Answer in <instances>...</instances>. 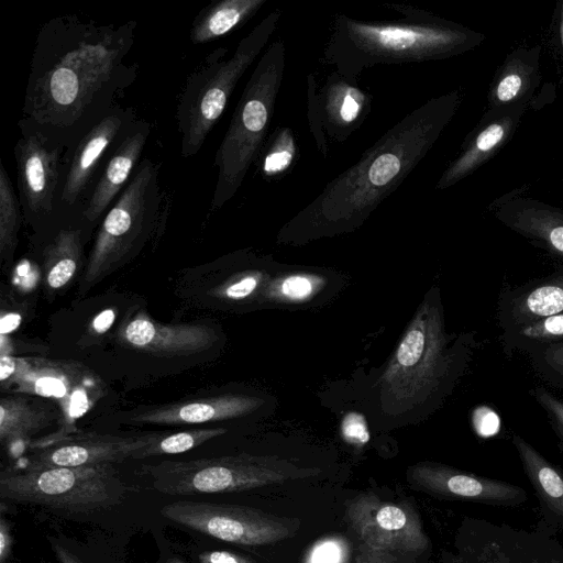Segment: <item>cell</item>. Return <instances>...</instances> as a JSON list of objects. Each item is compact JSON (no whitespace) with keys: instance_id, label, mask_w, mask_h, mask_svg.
I'll return each mask as SVG.
<instances>
[{"instance_id":"6da1fadb","label":"cell","mask_w":563,"mask_h":563,"mask_svg":"<svg viewBox=\"0 0 563 563\" xmlns=\"http://www.w3.org/2000/svg\"><path fill=\"white\" fill-rule=\"evenodd\" d=\"M136 26L78 14L47 20L35 38L20 121L66 150L75 144L134 82L137 66L128 56Z\"/></svg>"},{"instance_id":"7a4b0ae2","label":"cell","mask_w":563,"mask_h":563,"mask_svg":"<svg viewBox=\"0 0 563 563\" xmlns=\"http://www.w3.org/2000/svg\"><path fill=\"white\" fill-rule=\"evenodd\" d=\"M461 101L455 89L407 113L288 220L277 241L300 245L358 229L424 158Z\"/></svg>"},{"instance_id":"3957f363","label":"cell","mask_w":563,"mask_h":563,"mask_svg":"<svg viewBox=\"0 0 563 563\" xmlns=\"http://www.w3.org/2000/svg\"><path fill=\"white\" fill-rule=\"evenodd\" d=\"M478 346L475 331H446L441 294L432 287L374 384L379 415L391 422H409L439 409Z\"/></svg>"},{"instance_id":"277c9868","label":"cell","mask_w":563,"mask_h":563,"mask_svg":"<svg viewBox=\"0 0 563 563\" xmlns=\"http://www.w3.org/2000/svg\"><path fill=\"white\" fill-rule=\"evenodd\" d=\"M389 7L402 20L364 21L338 14L331 23L322 63L356 82L369 67L444 59L484 40L482 34L428 11L395 3Z\"/></svg>"},{"instance_id":"5b68a950","label":"cell","mask_w":563,"mask_h":563,"mask_svg":"<svg viewBox=\"0 0 563 563\" xmlns=\"http://www.w3.org/2000/svg\"><path fill=\"white\" fill-rule=\"evenodd\" d=\"M280 16V10H273L239 42L231 55L228 47H218L188 76L175 112L184 158L195 156L201 150L239 80L277 30Z\"/></svg>"},{"instance_id":"8992f818","label":"cell","mask_w":563,"mask_h":563,"mask_svg":"<svg viewBox=\"0 0 563 563\" xmlns=\"http://www.w3.org/2000/svg\"><path fill=\"white\" fill-rule=\"evenodd\" d=\"M285 66L286 46L282 40H276L264 51L249 77L216 153L213 210L222 208L236 195L266 143Z\"/></svg>"},{"instance_id":"52a82bcc","label":"cell","mask_w":563,"mask_h":563,"mask_svg":"<svg viewBox=\"0 0 563 563\" xmlns=\"http://www.w3.org/2000/svg\"><path fill=\"white\" fill-rule=\"evenodd\" d=\"M155 490L173 496L233 493L317 476L318 467L277 455L240 453L190 461H163L147 467Z\"/></svg>"},{"instance_id":"ba28073f","label":"cell","mask_w":563,"mask_h":563,"mask_svg":"<svg viewBox=\"0 0 563 563\" xmlns=\"http://www.w3.org/2000/svg\"><path fill=\"white\" fill-rule=\"evenodd\" d=\"M159 165L144 157L98 228L84 275L91 286L137 251L165 216Z\"/></svg>"},{"instance_id":"9c48e42d","label":"cell","mask_w":563,"mask_h":563,"mask_svg":"<svg viewBox=\"0 0 563 563\" xmlns=\"http://www.w3.org/2000/svg\"><path fill=\"white\" fill-rule=\"evenodd\" d=\"M126 487L111 464L23 466L0 475V497L69 514L89 512L122 503Z\"/></svg>"},{"instance_id":"30bf717a","label":"cell","mask_w":563,"mask_h":563,"mask_svg":"<svg viewBox=\"0 0 563 563\" xmlns=\"http://www.w3.org/2000/svg\"><path fill=\"white\" fill-rule=\"evenodd\" d=\"M161 514L181 526L225 542L243 545H264L290 538L298 522L261 509L179 500L162 507Z\"/></svg>"},{"instance_id":"8fae6325","label":"cell","mask_w":563,"mask_h":563,"mask_svg":"<svg viewBox=\"0 0 563 563\" xmlns=\"http://www.w3.org/2000/svg\"><path fill=\"white\" fill-rule=\"evenodd\" d=\"M20 137L13 155L18 196L24 220L40 228L55 213L66 147L19 121Z\"/></svg>"},{"instance_id":"7c38bea8","label":"cell","mask_w":563,"mask_h":563,"mask_svg":"<svg viewBox=\"0 0 563 563\" xmlns=\"http://www.w3.org/2000/svg\"><path fill=\"white\" fill-rule=\"evenodd\" d=\"M0 364L2 385H15L21 393L52 398L69 421L85 413L101 391L97 378L79 364L4 354Z\"/></svg>"},{"instance_id":"4fadbf2b","label":"cell","mask_w":563,"mask_h":563,"mask_svg":"<svg viewBox=\"0 0 563 563\" xmlns=\"http://www.w3.org/2000/svg\"><path fill=\"white\" fill-rule=\"evenodd\" d=\"M372 107L373 96L335 70L320 87L313 73L307 77V118L324 158L329 153V140L346 141L364 123Z\"/></svg>"},{"instance_id":"5bb4252c","label":"cell","mask_w":563,"mask_h":563,"mask_svg":"<svg viewBox=\"0 0 563 563\" xmlns=\"http://www.w3.org/2000/svg\"><path fill=\"white\" fill-rule=\"evenodd\" d=\"M135 120V110L119 103L66 150L57 208L84 207L111 148Z\"/></svg>"},{"instance_id":"9a60e30c","label":"cell","mask_w":563,"mask_h":563,"mask_svg":"<svg viewBox=\"0 0 563 563\" xmlns=\"http://www.w3.org/2000/svg\"><path fill=\"white\" fill-rule=\"evenodd\" d=\"M346 516L372 551L419 553L429 545L419 516L408 504L382 500L365 493L346 501Z\"/></svg>"},{"instance_id":"2e32d148","label":"cell","mask_w":563,"mask_h":563,"mask_svg":"<svg viewBox=\"0 0 563 563\" xmlns=\"http://www.w3.org/2000/svg\"><path fill=\"white\" fill-rule=\"evenodd\" d=\"M156 433L120 437L98 433L64 435L33 444V453L23 466L81 467L111 464L132 459Z\"/></svg>"},{"instance_id":"e0dca14e","label":"cell","mask_w":563,"mask_h":563,"mask_svg":"<svg viewBox=\"0 0 563 563\" xmlns=\"http://www.w3.org/2000/svg\"><path fill=\"white\" fill-rule=\"evenodd\" d=\"M407 477L417 488L451 499L511 506L527 498L526 492L514 484L434 462H419L410 466Z\"/></svg>"},{"instance_id":"ac0fdd59","label":"cell","mask_w":563,"mask_h":563,"mask_svg":"<svg viewBox=\"0 0 563 563\" xmlns=\"http://www.w3.org/2000/svg\"><path fill=\"white\" fill-rule=\"evenodd\" d=\"M150 134L151 123L136 119L111 148L82 207L85 219L92 225L102 220L126 187Z\"/></svg>"},{"instance_id":"d6986e66","label":"cell","mask_w":563,"mask_h":563,"mask_svg":"<svg viewBox=\"0 0 563 563\" xmlns=\"http://www.w3.org/2000/svg\"><path fill=\"white\" fill-rule=\"evenodd\" d=\"M122 341L139 351L161 356H187L212 347L217 332L205 324H163L140 312L122 328Z\"/></svg>"},{"instance_id":"ffe728a7","label":"cell","mask_w":563,"mask_h":563,"mask_svg":"<svg viewBox=\"0 0 563 563\" xmlns=\"http://www.w3.org/2000/svg\"><path fill=\"white\" fill-rule=\"evenodd\" d=\"M526 104L490 109L477 129L465 140L460 154L448 165L437 189L454 186L474 173L510 139Z\"/></svg>"},{"instance_id":"44dd1931","label":"cell","mask_w":563,"mask_h":563,"mask_svg":"<svg viewBox=\"0 0 563 563\" xmlns=\"http://www.w3.org/2000/svg\"><path fill=\"white\" fill-rule=\"evenodd\" d=\"M563 311V265L545 276L506 286L497 302L501 331Z\"/></svg>"},{"instance_id":"7402d4cb","label":"cell","mask_w":563,"mask_h":563,"mask_svg":"<svg viewBox=\"0 0 563 563\" xmlns=\"http://www.w3.org/2000/svg\"><path fill=\"white\" fill-rule=\"evenodd\" d=\"M494 216L532 245L563 262V209L518 196L499 205Z\"/></svg>"},{"instance_id":"603a6c76","label":"cell","mask_w":563,"mask_h":563,"mask_svg":"<svg viewBox=\"0 0 563 563\" xmlns=\"http://www.w3.org/2000/svg\"><path fill=\"white\" fill-rule=\"evenodd\" d=\"M265 404L266 400L258 396L228 394L161 406L145 410L131 420L154 424H198L241 418L257 411Z\"/></svg>"},{"instance_id":"cb8c5ba5","label":"cell","mask_w":563,"mask_h":563,"mask_svg":"<svg viewBox=\"0 0 563 563\" xmlns=\"http://www.w3.org/2000/svg\"><path fill=\"white\" fill-rule=\"evenodd\" d=\"M540 47L518 49L507 56L492 85L490 109L525 104L538 82Z\"/></svg>"},{"instance_id":"d4e9b609","label":"cell","mask_w":563,"mask_h":563,"mask_svg":"<svg viewBox=\"0 0 563 563\" xmlns=\"http://www.w3.org/2000/svg\"><path fill=\"white\" fill-rule=\"evenodd\" d=\"M268 0H220L202 8L196 15L190 41L207 44L230 34L250 21Z\"/></svg>"},{"instance_id":"484cf974","label":"cell","mask_w":563,"mask_h":563,"mask_svg":"<svg viewBox=\"0 0 563 563\" xmlns=\"http://www.w3.org/2000/svg\"><path fill=\"white\" fill-rule=\"evenodd\" d=\"M512 444L540 498L558 518L563 519V471L549 462L522 437L515 434Z\"/></svg>"},{"instance_id":"4316f807","label":"cell","mask_w":563,"mask_h":563,"mask_svg":"<svg viewBox=\"0 0 563 563\" xmlns=\"http://www.w3.org/2000/svg\"><path fill=\"white\" fill-rule=\"evenodd\" d=\"M329 278L312 269H279L264 286V301L275 305L311 303L328 288Z\"/></svg>"},{"instance_id":"83f0119b","label":"cell","mask_w":563,"mask_h":563,"mask_svg":"<svg viewBox=\"0 0 563 563\" xmlns=\"http://www.w3.org/2000/svg\"><path fill=\"white\" fill-rule=\"evenodd\" d=\"M52 412L42 404L22 397L2 398L0 402V440L5 446L27 440L45 428Z\"/></svg>"},{"instance_id":"f1b7e54d","label":"cell","mask_w":563,"mask_h":563,"mask_svg":"<svg viewBox=\"0 0 563 563\" xmlns=\"http://www.w3.org/2000/svg\"><path fill=\"white\" fill-rule=\"evenodd\" d=\"M500 342L507 357L538 345L563 342V311L501 331Z\"/></svg>"},{"instance_id":"f546056e","label":"cell","mask_w":563,"mask_h":563,"mask_svg":"<svg viewBox=\"0 0 563 563\" xmlns=\"http://www.w3.org/2000/svg\"><path fill=\"white\" fill-rule=\"evenodd\" d=\"M24 220L22 207L3 162H0V254L3 260L12 257L18 244V234Z\"/></svg>"},{"instance_id":"4dcf8cb0","label":"cell","mask_w":563,"mask_h":563,"mask_svg":"<svg viewBox=\"0 0 563 563\" xmlns=\"http://www.w3.org/2000/svg\"><path fill=\"white\" fill-rule=\"evenodd\" d=\"M225 432L224 428H203L166 435L156 433L155 438L146 446L140 449L132 459L184 453Z\"/></svg>"},{"instance_id":"1f68e13d","label":"cell","mask_w":563,"mask_h":563,"mask_svg":"<svg viewBox=\"0 0 563 563\" xmlns=\"http://www.w3.org/2000/svg\"><path fill=\"white\" fill-rule=\"evenodd\" d=\"M297 153L294 132L289 128L276 130L265 143L261 158V174L265 179L276 178L287 172Z\"/></svg>"},{"instance_id":"d6a6232c","label":"cell","mask_w":563,"mask_h":563,"mask_svg":"<svg viewBox=\"0 0 563 563\" xmlns=\"http://www.w3.org/2000/svg\"><path fill=\"white\" fill-rule=\"evenodd\" d=\"M525 354L541 379L563 389V342L538 345Z\"/></svg>"},{"instance_id":"836d02e7","label":"cell","mask_w":563,"mask_h":563,"mask_svg":"<svg viewBox=\"0 0 563 563\" xmlns=\"http://www.w3.org/2000/svg\"><path fill=\"white\" fill-rule=\"evenodd\" d=\"M350 552V542L344 537L329 536L307 550L302 563H349Z\"/></svg>"},{"instance_id":"e575fe53","label":"cell","mask_w":563,"mask_h":563,"mask_svg":"<svg viewBox=\"0 0 563 563\" xmlns=\"http://www.w3.org/2000/svg\"><path fill=\"white\" fill-rule=\"evenodd\" d=\"M529 395L545 413L548 422L558 438V448L563 452V399L541 386L531 388Z\"/></svg>"},{"instance_id":"d590c367","label":"cell","mask_w":563,"mask_h":563,"mask_svg":"<svg viewBox=\"0 0 563 563\" xmlns=\"http://www.w3.org/2000/svg\"><path fill=\"white\" fill-rule=\"evenodd\" d=\"M266 273H268L266 269L246 272V274L236 278L224 288V296L233 300H242L250 297L255 294L261 285L266 284L269 278Z\"/></svg>"},{"instance_id":"8d00e7d4","label":"cell","mask_w":563,"mask_h":563,"mask_svg":"<svg viewBox=\"0 0 563 563\" xmlns=\"http://www.w3.org/2000/svg\"><path fill=\"white\" fill-rule=\"evenodd\" d=\"M343 439L353 445H365L369 440V431L363 415L356 411L346 413L341 422Z\"/></svg>"},{"instance_id":"74e56055","label":"cell","mask_w":563,"mask_h":563,"mask_svg":"<svg viewBox=\"0 0 563 563\" xmlns=\"http://www.w3.org/2000/svg\"><path fill=\"white\" fill-rule=\"evenodd\" d=\"M200 563H255L251 559L224 550L205 551L198 555Z\"/></svg>"},{"instance_id":"f35d334b","label":"cell","mask_w":563,"mask_h":563,"mask_svg":"<svg viewBox=\"0 0 563 563\" xmlns=\"http://www.w3.org/2000/svg\"><path fill=\"white\" fill-rule=\"evenodd\" d=\"M12 551V534L9 521L2 516L0 519V563H7Z\"/></svg>"},{"instance_id":"ab89813d","label":"cell","mask_w":563,"mask_h":563,"mask_svg":"<svg viewBox=\"0 0 563 563\" xmlns=\"http://www.w3.org/2000/svg\"><path fill=\"white\" fill-rule=\"evenodd\" d=\"M52 548L55 552L58 563H81L79 559L71 553L68 549L59 543L52 542Z\"/></svg>"},{"instance_id":"60d3db41","label":"cell","mask_w":563,"mask_h":563,"mask_svg":"<svg viewBox=\"0 0 563 563\" xmlns=\"http://www.w3.org/2000/svg\"><path fill=\"white\" fill-rule=\"evenodd\" d=\"M367 549V548H366ZM368 552H361L356 559V563H384L378 554H374V551L367 549Z\"/></svg>"},{"instance_id":"b9f144b4","label":"cell","mask_w":563,"mask_h":563,"mask_svg":"<svg viewBox=\"0 0 563 563\" xmlns=\"http://www.w3.org/2000/svg\"><path fill=\"white\" fill-rule=\"evenodd\" d=\"M560 37H561V44L563 47V3L561 9V20H560Z\"/></svg>"},{"instance_id":"7bdbcfd3","label":"cell","mask_w":563,"mask_h":563,"mask_svg":"<svg viewBox=\"0 0 563 563\" xmlns=\"http://www.w3.org/2000/svg\"><path fill=\"white\" fill-rule=\"evenodd\" d=\"M166 563H186V562H184V561H181L179 559L174 558V559L168 560Z\"/></svg>"}]
</instances>
